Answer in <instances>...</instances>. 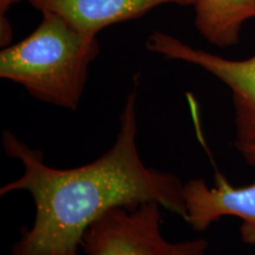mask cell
I'll use <instances>...</instances> for the list:
<instances>
[{"mask_svg":"<svg viewBox=\"0 0 255 255\" xmlns=\"http://www.w3.org/2000/svg\"><path fill=\"white\" fill-rule=\"evenodd\" d=\"M139 75L127 96L114 144L101 157L71 169L50 167L44 154L32 149L11 130L2 132V148L23 165V175L4 184L0 195L27 191L36 215L11 255H78L88 228L114 207H133L155 201L184 221L183 183L176 175L149 168L137 146V98Z\"/></svg>","mask_w":255,"mask_h":255,"instance_id":"cell-1","label":"cell"},{"mask_svg":"<svg viewBox=\"0 0 255 255\" xmlns=\"http://www.w3.org/2000/svg\"><path fill=\"white\" fill-rule=\"evenodd\" d=\"M100 51L97 37L82 33L56 13L41 12L30 36L0 51V77L38 101L77 110Z\"/></svg>","mask_w":255,"mask_h":255,"instance_id":"cell-2","label":"cell"},{"mask_svg":"<svg viewBox=\"0 0 255 255\" xmlns=\"http://www.w3.org/2000/svg\"><path fill=\"white\" fill-rule=\"evenodd\" d=\"M161 208L155 201L114 207L88 228L81 248L87 255H206V239L170 242L163 238Z\"/></svg>","mask_w":255,"mask_h":255,"instance_id":"cell-3","label":"cell"},{"mask_svg":"<svg viewBox=\"0 0 255 255\" xmlns=\"http://www.w3.org/2000/svg\"><path fill=\"white\" fill-rule=\"evenodd\" d=\"M150 52L167 59L181 60L205 70L231 90L234 108L235 141L245 161L255 155V53L235 60L196 49L162 31H154L145 41Z\"/></svg>","mask_w":255,"mask_h":255,"instance_id":"cell-4","label":"cell"},{"mask_svg":"<svg viewBox=\"0 0 255 255\" xmlns=\"http://www.w3.org/2000/svg\"><path fill=\"white\" fill-rule=\"evenodd\" d=\"M215 187L210 188L202 178L183 183L186 222L196 232H205L223 216L242 220V242L255 246V183L234 187L221 171L214 174Z\"/></svg>","mask_w":255,"mask_h":255,"instance_id":"cell-5","label":"cell"},{"mask_svg":"<svg viewBox=\"0 0 255 255\" xmlns=\"http://www.w3.org/2000/svg\"><path fill=\"white\" fill-rule=\"evenodd\" d=\"M19 1L56 13L82 33L97 37L105 27L142 17L157 6H195L197 0H0V18Z\"/></svg>","mask_w":255,"mask_h":255,"instance_id":"cell-6","label":"cell"},{"mask_svg":"<svg viewBox=\"0 0 255 255\" xmlns=\"http://www.w3.org/2000/svg\"><path fill=\"white\" fill-rule=\"evenodd\" d=\"M194 24L212 45L232 47L247 21L255 19V0H197Z\"/></svg>","mask_w":255,"mask_h":255,"instance_id":"cell-7","label":"cell"},{"mask_svg":"<svg viewBox=\"0 0 255 255\" xmlns=\"http://www.w3.org/2000/svg\"><path fill=\"white\" fill-rule=\"evenodd\" d=\"M247 163L250 164V165H252V167H255V155L253 156V157H252V158L250 159V161L247 162Z\"/></svg>","mask_w":255,"mask_h":255,"instance_id":"cell-8","label":"cell"}]
</instances>
